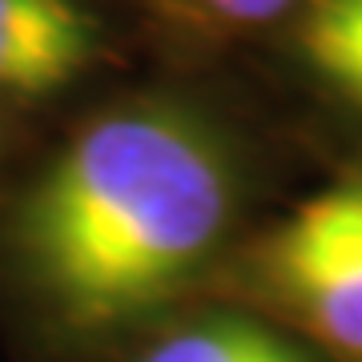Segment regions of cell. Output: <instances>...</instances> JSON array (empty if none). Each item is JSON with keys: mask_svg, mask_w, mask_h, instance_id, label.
Returning a JSON list of instances; mask_svg holds the SVG:
<instances>
[{"mask_svg": "<svg viewBox=\"0 0 362 362\" xmlns=\"http://www.w3.org/2000/svg\"><path fill=\"white\" fill-rule=\"evenodd\" d=\"M226 141L185 105L93 117L21 197L13 250L28 290L73 334H117L189 286L230 230Z\"/></svg>", "mask_w": 362, "mask_h": 362, "instance_id": "obj_1", "label": "cell"}, {"mask_svg": "<svg viewBox=\"0 0 362 362\" xmlns=\"http://www.w3.org/2000/svg\"><path fill=\"white\" fill-rule=\"evenodd\" d=\"M266 274L326 346L362 358V177L306 197L274 233Z\"/></svg>", "mask_w": 362, "mask_h": 362, "instance_id": "obj_2", "label": "cell"}, {"mask_svg": "<svg viewBox=\"0 0 362 362\" xmlns=\"http://www.w3.org/2000/svg\"><path fill=\"white\" fill-rule=\"evenodd\" d=\"M101 21L81 0H0V93L49 97L101 57Z\"/></svg>", "mask_w": 362, "mask_h": 362, "instance_id": "obj_3", "label": "cell"}, {"mask_svg": "<svg viewBox=\"0 0 362 362\" xmlns=\"http://www.w3.org/2000/svg\"><path fill=\"white\" fill-rule=\"evenodd\" d=\"M298 52L326 89L362 109V0H310Z\"/></svg>", "mask_w": 362, "mask_h": 362, "instance_id": "obj_4", "label": "cell"}, {"mask_svg": "<svg viewBox=\"0 0 362 362\" xmlns=\"http://www.w3.org/2000/svg\"><path fill=\"white\" fill-rule=\"evenodd\" d=\"M141 362H310L298 346L246 318H206L165 334Z\"/></svg>", "mask_w": 362, "mask_h": 362, "instance_id": "obj_5", "label": "cell"}, {"mask_svg": "<svg viewBox=\"0 0 362 362\" xmlns=\"http://www.w3.org/2000/svg\"><path fill=\"white\" fill-rule=\"evenodd\" d=\"M202 4L226 25H270L290 13L298 0H202Z\"/></svg>", "mask_w": 362, "mask_h": 362, "instance_id": "obj_6", "label": "cell"}]
</instances>
